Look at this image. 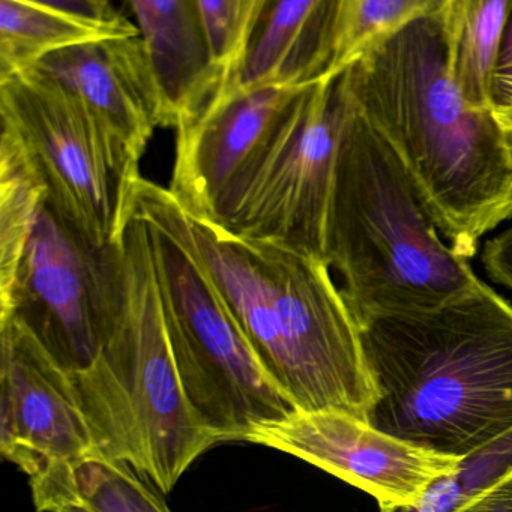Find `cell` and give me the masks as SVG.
Returning a JSON list of instances; mask_svg holds the SVG:
<instances>
[{
    "label": "cell",
    "instance_id": "6da1fadb",
    "mask_svg": "<svg viewBox=\"0 0 512 512\" xmlns=\"http://www.w3.org/2000/svg\"><path fill=\"white\" fill-rule=\"evenodd\" d=\"M134 208L172 230L229 305L269 376L296 410H337L368 421L377 389L358 323L328 263L233 235L140 179Z\"/></svg>",
    "mask_w": 512,
    "mask_h": 512
},
{
    "label": "cell",
    "instance_id": "5bb4252c",
    "mask_svg": "<svg viewBox=\"0 0 512 512\" xmlns=\"http://www.w3.org/2000/svg\"><path fill=\"white\" fill-rule=\"evenodd\" d=\"M338 8L340 0H265L241 68L211 106L256 89L301 88L334 77Z\"/></svg>",
    "mask_w": 512,
    "mask_h": 512
},
{
    "label": "cell",
    "instance_id": "9c48e42d",
    "mask_svg": "<svg viewBox=\"0 0 512 512\" xmlns=\"http://www.w3.org/2000/svg\"><path fill=\"white\" fill-rule=\"evenodd\" d=\"M119 260V242L95 247L46 203L0 298V320H19L68 374L86 370L112 316Z\"/></svg>",
    "mask_w": 512,
    "mask_h": 512
},
{
    "label": "cell",
    "instance_id": "9a60e30c",
    "mask_svg": "<svg viewBox=\"0 0 512 512\" xmlns=\"http://www.w3.org/2000/svg\"><path fill=\"white\" fill-rule=\"evenodd\" d=\"M128 7L145 41L166 128L182 130L221 91L196 0H131Z\"/></svg>",
    "mask_w": 512,
    "mask_h": 512
},
{
    "label": "cell",
    "instance_id": "2e32d148",
    "mask_svg": "<svg viewBox=\"0 0 512 512\" xmlns=\"http://www.w3.org/2000/svg\"><path fill=\"white\" fill-rule=\"evenodd\" d=\"M137 35V25L118 28L85 22L62 11L55 0H0V80L70 47Z\"/></svg>",
    "mask_w": 512,
    "mask_h": 512
},
{
    "label": "cell",
    "instance_id": "cb8c5ba5",
    "mask_svg": "<svg viewBox=\"0 0 512 512\" xmlns=\"http://www.w3.org/2000/svg\"><path fill=\"white\" fill-rule=\"evenodd\" d=\"M481 262L490 280L512 289V229L485 244Z\"/></svg>",
    "mask_w": 512,
    "mask_h": 512
},
{
    "label": "cell",
    "instance_id": "52a82bcc",
    "mask_svg": "<svg viewBox=\"0 0 512 512\" xmlns=\"http://www.w3.org/2000/svg\"><path fill=\"white\" fill-rule=\"evenodd\" d=\"M0 119L37 167L47 206L95 247L118 244L134 214L142 158L77 98L32 71L0 80Z\"/></svg>",
    "mask_w": 512,
    "mask_h": 512
},
{
    "label": "cell",
    "instance_id": "7a4b0ae2",
    "mask_svg": "<svg viewBox=\"0 0 512 512\" xmlns=\"http://www.w3.org/2000/svg\"><path fill=\"white\" fill-rule=\"evenodd\" d=\"M439 5L371 47L343 82L449 247L469 260L482 236L512 218V142L452 83Z\"/></svg>",
    "mask_w": 512,
    "mask_h": 512
},
{
    "label": "cell",
    "instance_id": "8992f818",
    "mask_svg": "<svg viewBox=\"0 0 512 512\" xmlns=\"http://www.w3.org/2000/svg\"><path fill=\"white\" fill-rule=\"evenodd\" d=\"M139 215L148 224L179 379L203 421L223 442H244L254 428L295 412L196 256L172 230Z\"/></svg>",
    "mask_w": 512,
    "mask_h": 512
},
{
    "label": "cell",
    "instance_id": "5b68a950",
    "mask_svg": "<svg viewBox=\"0 0 512 512\" xmlns=\"http://www.w3.org/2000/svg\"><path fill=\"white\" fill-rule=\"evenodd\" d=\"M326 259L343 278L340 290L356 323L434 310L481 281L469 260L440 239L403 167L350 97L329 202Z\"/></svg>",
    "mask_w": 512,
    "mask_h": 512
},
{
    "label": "cell",
    "instance_id": "7402d4cb",
    "mask_svg": "<svg viewBox=\"0 0 512 512\" xmlns=\"http://www.w3.org/2000/svg\"><path fill=\"white\" fill-rule=\"evenodd\" d=\"M512 466V433L479 454L464 458L454 475L437 481L419 505L380 512H455Z\"/></svg>",
    "mask_w": 512,
    "mask_h": 512
},
{
    "label": "cell",
    "instance_id": "44dd1931",
    "mask_svg": "<svg viewBox=\"0 0 512 512\" xmlns=\"http://www.w3.org/2000/svg\"><path fill=\"white\" fill-rule=\"evenodd\" d=\"M196 4L221 80L220 97L241 68L265 0H196Z\"/></svg>",
    "mask_w": 512,
    "mask_h": 512
},
{
    "label": "cell",
    "instance_id": "30bf717a",
    "mask_svg": "<svg viewBox=\"0 0 512 512\" xmlns=\"http://www.w3.org/2000/svg\"><path fill=\"white\" fill-rule=\"evenodd\" d=\"M0 452L31 488L97 455L71 376L19 320H0Z\"/></svg>",
    "mask_w": 512,
    "mask_h": 512
},
{
    "label": "cell",
    "instance_id": "ba28073f",
    "mask_svg": "<svg viewBox=\"0 0 512 512\" xmlns=\"http://www.w3.org/2000/svg\"><path fill=\"white\" fill-rule=\"evenodd\" d=\"M347 107L343 74L307 86L211 223L328 263L326 224Z\"/></svg>",
    "mask_w": 512,
    "mask_h": 512
},
{
    "label": "cell",
    "instance_id": "ffe728a7",
    "mask_svg": "<svg viewBox=\"0 0 512 512\" xmlns=\"http://www.w3.org/2000/svg\"><path fill=\"white\" fill-rule=\"evenodd\" d=\"M74 484L95 512H170L160 491L124 461L86 458L74 469Z\"/></svg>",
    "mask_w": 512,
    "mask_h": 512
},
{
    "label": "cell",
    "instance_id": "d6986e66",
    "mask_svg": "<svg viewBox=\"0 0 512 512\" xmlns=\"http://www.w3.org/2000/svg\"><path fill=\"white\" fill-rule=\"evenodd\" d=\"M440 0H340L332 76H341L371 47L436 10Z\"/></svg>",
    "mask_w": 512,
    "mask_h": 512
},
{
    "label": "cell",
    "instance_id": "603a6c76",
    "mask_svg": "<svg viewBox=\"0 0 512 512\" xmlns=\"http://www.w3.org/2000/svg\"><path fill=\"white\" fill-rule=\"evenodd\" d=\"M488 101L494 121L512 142V8L491 74Z\"/></svg>",
    "mask_w": 512,
    "mask_h": 512
},
{
    "label": "cell",
    "instance_id": "ac0fdd59",
    "mask_svg": "<svg viewBox=\"0 0 512 512\" xmlns=\"http://www.w3.org/2000/svg\"><path fill=\"white\" fill-rule=\"evenodd\" d=\"M47 193L37 167L16 134L0 136V298L10 292Z\"/></svg>",
    "mask_w": 512,
    "mask_h": 512
},
{
    "label": "cell",
    "instance_id": "e0dca14e",
    "mask_svg": "<svg viewBox=\"0 0 512 512\" xmlns=\"http://www.w3.org/2000/svg\"><path fill=\"white\" fill-rule=\"evenodd\" d=\"M512 0H442L448 73L467 106L490 110V80Z\"/></svg>",
    "mask_w": 512,
    "mask_h": 512
},
{
    "label": "cell",
    "instance_id": "d4e9b609",
    "mask_svg": "<svg viewBox=\"0 0 512 512\" xmlns=\"http://www.w3.org/2000/svg\"><path fill=\"white\" fill-rule=\"evenodd\" d=\"M455 512H512V466Z\"/></svg>",
    "mask_w": 512,
    "mask_h": 512
},
{
    "label": "cell",
    "instance_id": "277c9868",
    "mask_svg": "<svg viewBox=\"0 0 512 512\" xmlns=\"http://www.w3.org/2000/svg\"><path fill=\"white\" fill-rule=\"evenodd\" d=\"M112 316L91 367L70 374L97 455L124 461L161 494L223 442L185 394L173 358L148 224L134 209L119 241Z\"/></svg>",
    "mask_w": 512,
    "mask_h": 512
},
{
    "label": "cell",
    "instance_id": "484cf974",
    "mask_svg": "<svg viewBox=\"0 0 512 512\" xmlns=\"http://www.w3.org/2000/svg\"><path fill=\"white\" fill-rule=\"evenodd\" d=\"M49 512H95L85 500L80 499L77 491L74 490L73 493L67 494V496L62 497L58 502L53 503L50 506Z\"/></svg>",
    "mask_w": 512,
    "mask_h": 512
},
{
    "label": "cell",
    "instance_id": "4fadbf2b",
    "mask_svg": "<svg viewBox=\"0 0 512 512\" xmlns=\"http://www.w3.org/2000/svg\"><path fill=\"white\" fill-rule=\"evenodd\" d=\"M80 101L140 158L157 128L163 100L140 35L80 44L29 68Z\"/></svg>",
    "mask_w": 512,
    "mask_h": 512
},
{
    "label": "cell",
    "instance_id": "7c38bea8",
    "mask_svg": "<svg viewBox=\"0 0 512 512\" xmlns=\"http://www.w3.org/2000/svg\"><path fill=\"white\" fill-rule=\"evenodd\" d=\"M305 88L275 86L233 95L176 131L175 166L167 190L181 208L214 220L227 191L262 154Z\"/></svg>",
    "mask_w": 512,
    "mask_h": 512
},
{
    "label": "cell",
    "instance_id": "3957f363",
    "mask_svg": "<svg viewBox=\"0 0 512 512\" xmlns=\"http://www.w3.org/2000/svg\"><path fill=\"white\" fill-rule=\"evenodd\" d=\"M358 326L377 430L458 458L512 433V304L484 281L434 310Z\"/></svg>",
    "mask_w": 512,
    "mask_h": 512
},
{
    "label": "cell",
    "instance_id": "8fae6325",
    "mask_svg": "<svg viewBox=\"0 0 512 512\" xmlns=\"http://www.w3.org/2000/svg\"><path fill=\"white\" fill-rule=\"evenodd\" d=\"M244 442L301 458L370 494L380 509L419 505L464 460L419 448L337 410H295L254 428Z\"/></svg>",
    "mask_w": 512,
    "mask_h": 512
}]
</instances>
